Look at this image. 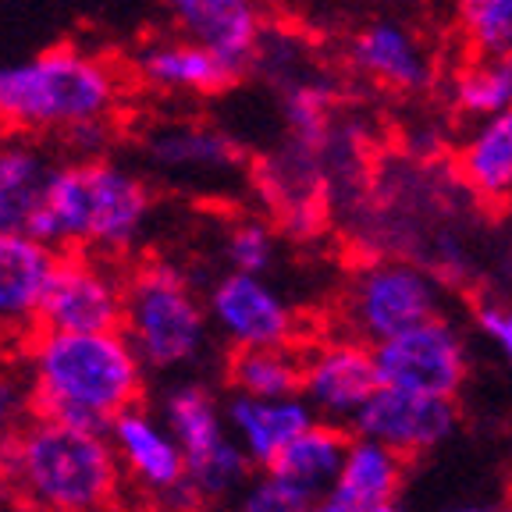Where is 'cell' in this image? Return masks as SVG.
I'll use <instances>...</instances> for the list:
<instances>
[{
    "label": "cell",
    "instance_id": "cell-1",
    "mask_svg": "<svg viewBox=\"0 0 512 512\" xmlns=\"http://www.w3.org/2000/svg\"><path fill=\"white\" fill-rule=\"evenodd\" d=\"M29 381L43 420L107 434L143 395V360L125 331H40L29 342Z\"/></svg>",
    "mask_w": 512,
    "mask_h": 512
},
{
    "label": "cell",
    "instance_id": "cell-2",
    "mask_svg": "<svg viewBox=\"0 0 512 512\" xmlns=\"http://www.w3.org/2000/svg\"><path fill=\"white\" fill-rule=\"evenodd\" d=\"M121 72L86 47H50L0 64V128L11 136H54L72 143L93 125H114Z\"/></svg>",
    "mask_w": 512,
    "mask_h": 512
},
{
    "label": "cell",
    "instance_id": "cell-3",
    "mask_svg": "<svg viewBox=\"0 0 512 512\" xmlns=\"http://www.w3.org/2000/svg\"><path fill=\"white\" fill-rule=\"evenodd\" d=\"M0 484L32 512H114L121 463L107 434L36 416L0 441Z\"/></svg>",
    "mask_w": 512,
    "mask_h": 512
},
{
    "label": "cell",
    "instance_id": "cell-4",
    "mask_svg": "<svg viewBox=\"0 0 512 512\" xmlns=\"http://www.w3.org/2000/svg\"><path fill=\"white\" fill-rule=\"evenodd\" d=\"M153 217V189L139 171L111 157L64 160L50 178L32 239L54 253L121 256Z\"/></svg>",
    "mask_w": 512,
    "mask_h": 512
},
{
    "label": "cell",
    "instance_id": "cell-5",
    "mask_svg": "<svg viewBox=\"0 0 512 512\" xmlns=\"http://www.w3.org/2000/svg\"><path fill=\"white\" fill-rule=\"evenodd\" d=\"M207 317L185 274L164 260H150L125 278L121 331L143 367L168 370L196 360L207 345Z\"/></svg>",
    "mask_w": 512,
    "mask_h": 512
},
{
    "label": "cell",
    "instance_id": "cell-6",
    "mask_svg": "<svg viewBox=\"0 0 512 512\" xmlns=\"http://www.w3.org/2000/svg\"><path fill=\"white\" fill-rule=\"evenodd\" d=\"M441 303L445 288L431 271L388 256V260H370L349 278L342 296V324L349 338L374 349L402 331L438 320Z\"/></svg>",
    "mask_w": 512,
    "mask_h": 512
},
{
    "label": "cell",
    "instance_id": "cell-7",
    "mask_svg": "<svg viewBox=\"0 0 512 512\" xmlns=\"http://www.w3.org/2000/svg\"><path fill=\"white\" fill-rule=\"evenodd\" d=\"M164 424L175 434L189 466L196 498H221L246 480L249 459L224 427L221 409L200 384H178L164 399Z\"/></svg>",
    "mask_w": 512,
    "mask_h": 512
},
{
    "label": "cell",
    "instance_id": "cell-8",
    "mask_svg": "<svg viewBox=\"0 0 512 512\" xmlns=\"http://www.w3.org/2000/svg\"><path fill=\"white\" fill-rule=\"evenodd\" d=\"M125 324V278L107 256L64 253L47 281L36 328L64 335H100Z\"/></svg>",
    "mask_w": 512,
    "mask_h": 512
},
{
    "label": "cell",
    "instance_id": "cell-9",
    "mask_svg": "<svg viewBox=\"0 0 512 512\" xmlns=\"http://www.w3.org/2000/svg\"><path fill=\"white\" fill-rule=\"evenodd\" d=\"M374 367L381 388L452 399L466 377V345L463 335L438 317L374 345Z\"/></svg>",
    "mask_w": 512,
    "mask_h": 512
},
{
    "label": "cell",
    "instance_id": "cell-10",
    "mask_svg": "<svg viewBox=\"0 0 512 512\" xmlns=\"http://www.w3.org/2000/svg\"><path fill=\"white\" fill-rule=\"evenodd\" d=\"M374 349L356 338H331L306 349V377L303 399L313 413L324 416V424L356 420L370 399L377 395Z\"/></svg>",
    "mask_w": 512,
    "mask_h": 512
},
{
    "label": "cell",
    "instance_id": "cell-11",
    "mask_svg": "<svg viewBox=\"0 0 512 512\" xmlns=\"http://www.w3.org/2000/svg\"><path fill=\"white\" fill-rule=\"evenodd\" d=\"M178 36L214 50L235 72H249L267 40L260 0H160Z\"/></svg>",
    "mask_w": 512,
    "mask_h": 512
},
{
    "label": "cell",
    "instance_id": "cell-12",
    "mask_svg": "<svg viewBox=\"0 0 512 512\" xmlns=\"http://www.w3.org/2000/svg\"><path fill=\"white\" fill-rule=\"evenodd\" d=\"M207 313L232 338L235 349H256V345H292L296 342V317L285 299L256 274H224L210 288Z\"/></svg>",
    "mask_w": 512,
    "mask_h": 512
},
{
    "label": "cell",
    "instance_id": "cell-13",
    "mask_svg": "<svg viewBox=\"0 0 512 512\" xmlns=\"http://www.w3.org/2000/svg\"><path fill=\"white\" fill-rule=\"evenodd\" d=\"M452 427H456L452 399H431V395L395 392V388H377L374 399L352 420L356 438L377 441L399 452L402 459H413L441 445L452 434Z\"/></svg>",
    "mask_w": 512,
    "mask_h": 512
},
{
    "label": "cell",
    "instance_id": "cell-14",
    "mask_svg": "<svg viewBox=\"0 0 512 512\" xmlns=\"http://www.w3.org/2000/svg\"><path fill=\"white\" fill-rule=\"evenodd\" d=\"M107 438L118 452L121 473H128L139 488L160 498H196L175 434L164 424H157L146 409L136 406L121 413L107 431Z\"/></svg>",
    "mask_w": 512,
    "mask_h": 512
},
{
    "label": "cell",
    "instance_id": "cell-15",
    "mask_svg": "<svg viewBox=\"0 0 512 512\" xmlns=\"http://www.w3.org/2000/svg\"><path fill=\"white\" fill-rule=\"evenodd\" d=\"M349 64L363 79L395 93H420L431 86V54L409 25L395 18H377L363 25L349 43Z\"/></svg>",
    "mask_w": 512,
    "mask_h": 512
},
{
    "label": "cell",
    "instance_id": "cell-16",
    "mask_svg": "<svg viewBox=\"0 0 512 512\" xmlns=\"http://www.w3.org/2000/svg\"><path fill=\"white\" fill-rule=\"evenodd\" d=\"M150 168L178 182H217L239 171V150L224 132L203 121H168L153 128L143 143Z\"/></svg>",
    "mask_w": 512,
    "mask_h": 512
},
{
    "label": "cell",
    "instance_id": "cell-17",
    "mask_svg": "<svg viewBox=\"0 0 512 512\" xmlns=\"http://www.w3.org/2000/svg\"><path fill=\"white\" fill-rule=\"evenodd\" d=\"M136 75L143 86L175 96H214L232 89L239 79L232 64L185 36L143 43L136 50Z\"/></svg>",
    "mask_w": 512,
    "mask_h": 512
},
{
    "label": "cell",
    "instance_id": "cell-18",
    "mask_svg": "<svg viewBox=\"0 0 512 512\" xmlns=\"http://www.w3.org/2000/svg\"><path fill=\"white\" fill-rule=\"evenodd\" d=\"M57 160L29 136L0 139V232L29 235L47 200Z\"/></svg>",
    "mask_w": 512,
    "mask_h": 512
},
{
    "label": "cell",
    "instance_id": "cell-19",
    "mask_svg": "<svg viewBox=\"0 0 512 512\" xmlns=\"http://www.w3.org/2000/svg\"><path fill=\"white\" fill-rule=\"evenodd\" d=\"M317 424V413L306 399H249L235 395L228 402V431L239 441L253 466L271 470L299 434Z\"/></svg>",
    "mask_w": 512,
    "mask_h": 512
},
{
    "label": "cell",
    "instance_id": "cell-20",
    "mask_svg": "<svg viewBox=\"0 0 512 512\" xmlns=\"http://www.w3.org/2000/svg\"><path fill=\"white\" fill-rule=\"evenodd\" d=\"M57 256L61 253L29 235L0 232V331L36 328V313L57 267Z\"/></svg>",
    "mask_w": 512,
    "mask_h": 512
},
{
    "label": "cell",
    "instance_id": "cell-21",
    "mask_svg": "<svg viewBox=\"0 0 512 512\" xmlns=\"http://www.w3.org/2000/svg\"><path fill=\"white\" fill-rule=\"evenodd\" d=\"M456 171L480 203L509 207L512 203V111L473 121L459 143Z\"/></svg>",
    "mask_w": 512,
    "mask_h": 512
},
{
    "label": "cell",
    "instance_id": "cell-22",
    "mask_svg": "<svg viewBox=\"0 0 512 512\" xmlns=\"http://www.w3.org/2000/svg\"><path fill=\"white\" fill-rule=\"evenodd\" d=\"M352 438L338 424H317L306 434H299L292 445L281 452V459L271 466V477L285 480L292 488H299L303 495H310L313 502L328 498L335 491L338 477H342L345 456H349Z\"/></svg>",
    "mask_w": 512,
    "mask_h": 512
},
{
    "label": "cell",
    "instance_id": "cell-23",
    "mask_svg": "<svg viewBox=\"0 0 512 512\" xmlns=\"http://www.w3.org/2000/svg\"><path fill=\"white\" fill-rule=\"evenodd\" d=\"M402 473H406V459L399 452L377 445L370 438H352L342 477H338L331 495L356 505L360 512L395 505V495L402 488Z\"/></svg>",
    "mask_w": 512,
    "mask_h": 512
},
{
    "label": "cell",
    "instance_id": "cell-24",
    "mask_svg": "<svg viewBox=\"0 0 512 512\" xmlns=\"http://www.w3.org/2000/svg\"><path fill=\"white\" fill-rule=\"evenodd\" d=\"M306 377V352L296 345H256L235 349L228 360V381L249 399H299Z\"/></svg>",
    "mask_w": 512,
    "mask_h": 512
},
{
    "label": "cell",
    "instance_id": "cell-25",
    "mask_svg": "<svg viewBox=\"0 0 512 512\" xmlns=\"http://www.w3.org/2000/svg\"><path fill=\"white\" fill-rule=\"evenodd\" d=\"M452 104L473 121L512 111V57H470L452 79Z\"/></svg>",
    "mask_w": 512,
    "mask_h": 512
},
{
    "label": "cell",
    "instance_id": "cell-26",
    "mask_svg": "<svg viewBox=\"0 0 512 512\" xmlns=\"http://www.w3.org/2000/svg\"><path fill=\"white\" fill-rule=\"evenodd\" d=\"M459 32L473 57H512V0H459Z\"/></svg>",
    "mask_w": 512,
    "mask_h": 512
},
{
    "label": "cell",
    "instance_id": "cell-27",
    "mask_svg": "<svg viewBox=\"0 0 512 512\" xmlns=\"http://www.w3.org/2000/svg\"><path fill=\"white\" fill-rule=\"evenodd\" d=\"M224 253H228L232 271L260 278L274 264V232L264 221H256V217L235 221L228 228V239H224Z\"/></svg>",
    "mask_w": 512,
    "mask_h": 512
},
{
    "label": "cell",
    "instance_id": "cell-28",
    "mask_svg": "<svg viewBox=\"0 0 512 512\" xmlns=\"http://www.w3.org/2000/svg\"><path fill=\"white\" fill-rule=\"evenodd\" d=\"M313 505L317 502L310 495H303L299 488L267 473V477H260L242 491L235 512H313Z\"/></svg>",
    "mask_w": 512,
    "mask_h": 512
},
{
    "label": "cell",
    "instance_id": "cell-29",
    "mask_svg": "<svg viewBox=\"0 0 512 512\" xmlns=\"http://www.w3.org/2000/svg\"><path fill=\"white\" fill-rule=\"evenodd\" d=\"M25 409H29V399H25V392L18 388L11 377L0 374V441H8L15 431H22V416Z\"/></svg>",
    "mask_w": 512,
    "mask_h": 512
},
{
    "label": "cell",
    "instance_id": "cell-30",
    "mask_svg": "<svg viewBox=\"0 0 512 512\" xmlns=\"http://www.w3.org/2000/svg\"><path fill=\"white\" fill-rule=\"evenodd\" d=\"M477 324H480V331L498 345V352H502L505 360L512 363V310L484 306V310L477 313Z\"/></svg>",
    "mask_w": 512,
    "mask_h": 512
},
{
    "label": "cell",
    "instance_id": "cell-31",
    "mask_svg": "<svg viewBox=\"0 0 512 512\" xmlns=\"http://www.w3.org/2000/svg\"><path fill=\"white\" fill-rule=\"evenodd\" d=\"M313 512H360V509H356V505H349V502H342V498L328 495V498H320V502L313 505Z\"/></svg>",
    "mask_w": 512,
    "mask_h": 512
},
{
    "label": "cell",
    "instance_id": "cell-32",
    "mask_svg": "<svg viewBox=\"0 0 512 512\" xmlns=\"http://www.w3.org/2000/svg\"><path fill=\"white\" fill-rule=\"evenodd\" d=\"M370 512H399L395 505H381V509H370Z\"/></svg>",
    "mask_w": 512,
    "mask_h": 512
},
{
    "label": "cell",
    "instance_id": "cell-33",
    "mask_svg": "<svg viewBox=\"0 0 512 512\" xmlns=\"http://www.w3.org/2000/svg\"><path fill=\"white\" fill-rule=\"evenodd\" d=\"M463 512H488V509H463Z\"/></svg>",
    "mask_w": 512,
    "mask_h": 512
},
{
    "label": "cell",
    "instance_id": "cell-34",
    "mask_svg": "<svg viewBox=\"0 0 512 512\" xmlns=\"http://www.w3.org/2000/svg\"><path fill=\"white\" fill-rule=\"evenodd\" d=\"M0 512H4V498H0Z\"/></svg>",
    "mask_w": 512,
    "mask_h": 512
}]
</instances>
